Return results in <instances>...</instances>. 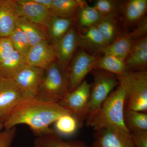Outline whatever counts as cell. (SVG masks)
<instances>
[{"instance_id": "22", "label": "cell", "mask_w": 147, "mask_h": 147, "mask_svg": "<svg viewBox=\"0 0 147 147\" xmlns=\"http://www.w3.org/2000/svg\"><path fill=\"white\" fill-rule=\"evenodd\" d=\"M133 41L134 40L129 32L125 33L107 45L101 53L113 55L125 61L131 50Z\"/></svg>"}, {"instance_id": "30", "label": "cell", "mask_w": 147, "mask_h": 147, "mask_svg": "<svg viewBox=\"0 0 147 147\" xmlns=\"http://www.w3.org/2000/svg\"><path fill=\"white\" fill-rule=\"evenodd\" d=\"M122 2L114 0H97L93 7L103 17L118 15L120 12Z\"/></svg>"}, {"instance_id": "21", "label": "cell", "mask_w": 147, "mask_h": 147, "mask_svg": "<svg viewBox=\"0 0 147 147\" xmlns=\"http://www.w3.org/2000/svg\"><path fill=\"white\" fill-rule=\"evenodd\" d=\"M34 147H92L80 140L64 141L53 131L37 136L35 139Z\"/></svg>"}, {"instance_id": "32", "label": "cell", "mask_w": 147, "mask_h": 147, "mask_svg": "<svg viewBox=\"0 0 147 147\" xmlns=\"http://www.w3.org/2000/svg\"><path fill=\"white\" fill-rule=\"evenodd\" d=\"M16 132V127L5 129L0 132V147H11Z\"/></svg>"}, {"instance_id": "29", "label": "cell", "mask_w": 147, "mask_h": 147, "mask_svg": "<svg viewBox=\"0 0 147 147\" xmlns=\"http://www.w3.org/2000/svg\"><path fill=\"white\" fill-rule=\"evenodd\" d=\"M55 123L57 131L64 136L72 135L79 127L76 119L70 114L62 116Z\"/></svg>"}, {"instance_id": "2", "label": "cell", "mask_w": 147, "mask_h": 147, "mask_svg": "<svg viewBox=\"0 0 147 147\" xmlns=\"http://www.w3.org/2000/svg\"><path fill=\"white\" fill-rule=\"evenodd\" d=\"M125 93L119 85L107 98L100 109L86 125L95 131L115 127L128 131L124 121Z\"/></svg>"}, {"instance_id": "4", "label": "cell", "mask_w": 147, "mask_h": 147, "mask_svg": "<svg viewBox=\"0 0 147 147\" xmlns=\"http://www.w3.org/2000/svg\"><path fill=\"white\" fill-rule=\"evenodd\" d=\"M116 76L125 92L127 109L147 113V71L128 70Z\"/></svg>"}, {"instance_id": "31", "label": "cell", "mask_w": 147, "mask_h": 147, "mask_svg": "<svg viewBox=\"0 0 147 147\" xmlns=\"http://www.w3.org/2000/svg\"><path fill=\"white\" fill-rule=\"evenodd\" d=\"M14 50L9 37H0V63L8 57Z\"/></svg>"}, {"instance_id": "13", "label": "cell", "mask_w": 147, "mask_h": 147, "mask_svg": "<svg viewBox=\"0 0 147 147\" xmlns=\"http://www.w3.org/2000/svg\"><path fill=\"white\" fill-rule=\"evenodd\" d=\"M25 60L28 65L46 69L56 61L55 49L49 40H43L31 47Z\"/></svg>"}, {"instance_id": "36", "label": "cell", "mask_w": 147, "mask_h": 147, "mask_svg": "<svg viewBox=\"0 0 147 147\" xmlns=\"http://www.w3.org/2000/svg\"><path fill=\"white\" fill-rule=\"evenodd\" d=\"M3 128V123L2 121L0 119V132L1 131V130Z\"/></svg>"}, {"instance_id": "34", "label": "cell", "mask_w": 147, "mask_h": 147, "mask_svg": "<svg viewBox=\"0 0 147 147\" xmlns=\"http://www.w3.org/2000/svg\"><path fill=\"white\" fill-rule=\"evenodd\" d=\"M134 147H147V131L131 132Z\"/></svg>"}, {"instance_id": "15", "label": "cell", "mask_w": 147, "mask_h": 147, "mask_svg": "<svg viewBox=\"0 0 147 147\" xmlns=\"http://www.w3.org/2000/svg\"><path fill=\"white\" fill-rule=\"evenodd\" d=\"M96 27L108 45L127 32L119 14L103 17Z\"/></svg>"}, {"instance_id": "16", "label": "cell", "mask_w": 147, "mask_h": 147, "mask_svg": "<svg viewBox=\"0 0 147 147\" xmlns=\"http://www.w3.org/2000/svg\"><path fill=\"white\" fill-rule=\"evenodd\" d=\"M147 0H129L122 2L120 12L125 27L136 25L146 16Z\"/></svg>"}, {"instance_id": "6", "label": "cell", "mask_w": 147, "mask_h": 147, "mask_svg": "<svg viewBox=\"0 0 147 147\" xmlns=\"http://www.w3.org/2000/svg\"><path fill=\"white\" fill-rule=\"evenodd\" d=\"M91 84L84 80L75 89L69 92L60 104L69 110L78 123L82 127L86 119Z\"/></svg>"}, {"instance_id": "26", "label": "cell", "mask_w": 147, "mask_h": 147, "mask_svg": "<svg viewBox=\"0 0 147 147\" xmlns=\"http://www.w3.org/2000/svg\"><path fill=\"white\" fill-rule=\"evenodd\" d=\"M124 121L129 132L147 131V113L126 109Z\"/></svg>"}, {"instance_id": "37", "label": "cell", "mask_w": 147, "mask_h": 147, "mask_svg": "<svg viewBox=\"0 0 147 147\" xmlns=\"http://www.w3.org/2000/svg\"></svg>"}, {"instance_id": "33", "label": "cell", "mask_w": 147, "mask_h": 147, "mask_svg": "<svg viewBox=\"0 0 147 147\" xmlns=\"http://www.w3.org/2000/svg\"><path fill=\"white\" fill-rule=\"evenodd\" d=\"M134 40L146 36L147 34V18L146 16L136 25V28L129 32Z\"/></svg>"}, {"instance_id": "19", "label": "cell", "mask_w": 147, "mask_h": 147, "mask_svg": "<svg viewBox=\"0 0 147 147\" xmlns=\"http://www.w3.org/2000/svg\"><path fill=\"white\" fill-rule=\"evenodd\" d=\"M78 32L80 37V47L84 49L101 53L108 45L96 26L82 29Z\"/></svg>"}, {"instance_id": "24", "label": "cell", "mask_w": 147, "mask_h": 147, "mask_svg": "<svg viewBox=\"0 0 147 147\" xmlns=\"http://www.w3.org/2000/svg\"><path fill=\"white\" fill-rule=\"evenodd\" d=\"M103 55L98 60L94 69L106 71L116 76L123 75L128 71L124 61L109 54Z\"/></svg>"}, {"instance_id": "14", "label": "cell", "mask_w": 147, "mask_h": 147, "mask_svg": "<svg viewBox=\"0 0 147 147\" xmlns=\"http://www.w3.org/2000/svg\"><path fill=\"white\" fill-rule=\"evenodd\" d=\"M128 70L147 71V36L135 40L125 61Z\"/></svg>"}, {"instance_id": "20", "label": "cell", "mask_w": 147, "mask_h": 147, "mask_svg": "<svg viewBox=\"0 0 147 147\" xmlns=\"http://www.w3.org/2000/svg\"><path fill=\"white\" fill-rule=\"evenodd\" d=\"M86 3L83 0H53L50 11L53 16L74 21L79 8Z\"/></svg>"}, {"instance_id": "27", "label": "cell", "mask_w": 147, "mask_h": 147, "mask_svg": "<svg viewBox=\"0 0 147 147\" xmlns=\"http://www.w3.org/2000/svg\"><path fill=\"white\" fill-rule=\"evenodd\" d=\"M16 16L12 11L0 1V37H8L16 28Z\"/></svg>"}, {"instance_id": "35", "label": "cell", "mask_w": 147, "mask_h": 147, "mask_svg": "<svg viewBox=\"0 0 147 147\" xmlns=\"http://www.w3.org/2000/svg\"><path fill=\"white\" fill-rule=\"evenodd\" d=\"M35 1L50 10L53 0H34Z\"/></svg>"}, {"instance_id": "23", "label": "cell", "mask_w": 147, "mask_h": 147, "mask_svg": "<svg viewBox=\"0 0 147 147\" xmlns=\"http://www.w3.org/2000/svg\"><path fill=\"white\" fill-rule=\"evenodd\" d=\"M26 65L25 57L14 50L0 63V77L13 79Z\"/></svg>"}, {"instance_id": "28", "label": "cell", "mask_w": 147, "mask_h": 147, "mask_svg": "<svg viewBox=\"0 0 147 147\" xmlns=\"http://www.w3.org/2000/svg\"><path fill=\"white\" fill-rule=\"evenodd\" d=\"M8 37L14 50L25 57L31 47L26 35L21 29L16 27Z\"/></svg>"}, {"instance_id": "18", "label": "cell", "mask_w": 147, "mask_h": 147, "mask_svg": "<svg viewBox=\"0 0 147 147\" xmlns=\"http://www.w3.org/2000/svg\"><path fill=\"white\" fill-rule=\"evenodd\" d=\"M16 25L26 35L31 47L43 40H48L46 28L43 26L17 16Z\"/></svg>"}, {"instance_id": "11", "label": "cell", "mask_w": 147, "mask_h": 147, "mask_svg": "<svg viewBox=\"0 0 147 147\" xmlns=\"http://www.w3.org/2000/svg\"><path fill=\"white\" fill-rule=\"evenodd\" d=\"M23 100L21 90L13 79L0 77V119L2 122Z\"/></svg>"}, {"instance_id": "10", "label": "cell", "mask_w": 147, "mask_h": 147, "mask_svg": "<svg viewBox=\"0 0 147 147\" xmlns=\"http://www.w3.org/2000/svg\"><path fill=\"white\" fill-rule=\"evenodd\" d=\"M92 147H134L129 131L115 127L95 131Z\"/></svg>"}, {"instance_id": "9", "label": "cell", "mask_w": 147, "mask_h": 147, "mask_svg": "<svg viewBox=\"0 0 147 147\" xmlns=\"http://www.w3.org/2000/svg\"><path fill=\"white\" fill-rule=\"evenodd\" d=\"M44 71L27 64L12 79L21 90L24 100L36 98Z\"/></svg>"}, {"instance_id": "1", "label": "cell", "mask_w": 147, "mask_h": 147, "mask_svg": "<svg viewBox=\"0 0 147 147\" xmlns=\"http://www.w3.org/2000/svg\"><path fill=\"white\" fill-rule=\"evenodd\" d=\"M67 114L71 115L59 102H45L36 98L23 100L3 121V125L5 129H8L18 125H26L37 137L54 131L50 125Z\"/></svg>"}, {"instance_id": "7", "label": "cell", "mask_w": 147, "mask_h": 147, "mask_svg": "<svg viewBox=\"0 0 147 147\" xmlns=\"http://www.w3.org/2000/svg\"><path fill=\"white\" fill-rule=\"evenodd\" d=\"M3 1L17 17H24L46 28L53 16L50 10L34 0Z\"/></svg>"}, {"instance_id": "3", "label": "cell", "mask_w": 147, "mask_h": 147, "mask_svg": "<svg viewBox=\"0 0 147 147\" xmlns=\"http://www.w3.org/2000/svg\"><path fill=\"white\" fill-rule=\"evenodd\" d=\"M67 69L57 61L44 69L36 98L45 102H59L68 93Z\"/></svg>"}, {"instance_id": "17", "label": "cell", "mask_w": 147, "mask_h": 147, "mask_svg": "<svg viewBox=\"0 0 147 147\" xmlns=\"http://www.w3.org/2000/svg\"><path fill=\"white\" fill-rule=\"evenodd\" d=\"M74 21L69 18L52 16L46 30L48 40L53 48L72 28Z\"/></svg>"}, {"instance_id": "5", "label": "cell", "mask_w": 147, "mask_h": 147, "mask_svg": "<svg viewBox=\"0 0 147 147\" xmlns=\"http://www.w3.org/2000/svg\"><path fill=\"white\" fill-rule=\"evenodd\" d=\"M92 71L93 82L91 84L86 125L96 114L110 94L119 85L116 75L98 69Z\"/></svg>"}, {"instance_id": "12", "label": "cell", "mask_w": 147, "mask_h": 147, "mask_svg": "<svg viewBox=\"0 0 147 147\" xmlns=\"http://www.w3.org/2000/svg\"><path fill=\"white\" fill-rule=\"evenodd\" d=\"M80 45L78 32L72 27L54 48L56 61L63 68L67 69L76 49Z\"/></svg>"}, {"instance_id": "25", "label": "cell", "mask_w": 147, "mask_h": 147, "mask_svg": "<svg viewBox=\"0 0 147 147\" xmlns=\"http://www.w3.org/2000/svg\"><path fill=\"white\" fill-rule=\"evenodd\" d=\"M103 17L93 6H90L87 2L79 8L75 20L80 30L96 26Z\"/></svg>"}, {"instance_id": "8", "label": "cell", "mask_w": 147, "mask_h": 147, "mask_svg": "<svg viewBox=\"0 0 147 147\" xmlns=\"http://www.w3.org/2000/svg\"><path fill=\"white\" fill-rule=\"evenodd\" d=\"M99 58L87 53L83 49L73 56L67 68L69 92L79 86L87 74L95 69Z\"/></svg>"}]
</instances>
